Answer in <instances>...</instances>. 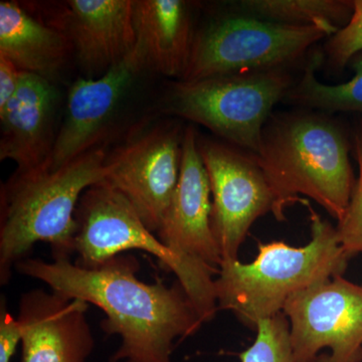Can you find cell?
Instances as JSON below:
<instances>
[{"instance_id": "obj_17", "label": "cell", "mask_w": 362, "mask_h": 362, "mask_svg": "<svg viewBox=\"0 0 362 362\" xmlns=\"http://www.w3.org/2000/svg\"><path fill=\"white\" fill-rule=\"evenodd\" d=\"M71 47L68 37L35 20L16 2H0V56L25 73L52 81Z\"/></svg>"}, {"instance_id": "obj_2", "label": "cell", "mask_w": 362, "mask_h": 362, "mask_svg": "<svg viewBox=\"0 0 362 362\" xmlns=\"http://www.w3.org/2000/svg\"><path fill=\"white\" fill-rule=\"evenodd\" d=\"M349 149L344 128L329 117L301 111L270 117L254 156L275 197L277 221L286 220V207L301 194L341 220L356 185Z\"/></svg>"}, {"instance_id": "obj_12", "label": "cell", "mask_w": 362, "mask_h": 362, "mask_svg": "<svg viewBox=\"0 0 362 362\" xmlns=\"http://www.w3.org/2000/svg\"><path fill=\"white\" fill-rule=\"evenodd\" d=\"M211 199V182L197 131L188 126L183 132L180 178L156 235L177 254L220 270L223 259L214 239Z\"/></svg>"}, {"instance_id": "obj_10", "label": "cell", "mask_w": 362, "mask_h": 362, "mask_svg": "<svg viewBox=\"0 0 362 362\" xmlns=\"http://www.w3.org/2000/svg\"><path fill=\"white\" fill-rule=\"evenodd\" d=\"M182 138L175 128L156 127L107 154L106 181L130 202L156 233L180 178Z\"/></svg>"}, {"instance_id": "obj_6", "label": "cell", "mask_w": 362, "mask_h": 362, "mask_svg": "<svg viewBox=\"0 0 362 362\" xmlns=\"http://www.w3.org/2000/svg\"><path fill=\"white\" fill-rule=\"evenodd\" d=\"M293 86L286 69L180 81L169 90L168 110L257 154L272 109Z\"/></svg>"}, {"instance_id": "obj_4", "label": "cell", "mask_w": 362, "mask_h": 362, "mask_svg": "<svg viewBox=\"0 0 362 362\" xmlns=\"http://www.w3.org/2000/svg\"><path fill=\"white\" fill-rule=\"evenodd\" d=\"M311 240L304 247L282 242L259 245L257 259L223 261L214 281L218 309L233 312L250 328L283 312L297 293L342 276L350 259L340 245L337 228L323 220L307 199Z\"/></svg>"}, {"instance_id": "obj_5", "label": "cell", "mask_w": 362, "mask_h": 362, "mask_svg": "<svg viewBox=\"0 0 362 362\" xmlns=\"http://www.w3.org/2000/svg\"><path fill=\"white\" fill-rule=\"evenodd\" d=\"M76 220L78 265L93 268L128 250L149 252L175 274L202 321L206 323L214 318L218 307L214 276L220 270L166 247L144 225L130 202L106 181L83 194Z\"/></svg>"}, {"instance_id": "obj_23", "label": "cell", "mask_w": 362, "mask_h": 362, "mask_svg": "<svg viewBox=\"0 0 362 362\" xmlns=\"http://www.w3.org/2000/svg\"><path fill=\"white\" fill-rule=\"evenodd\" d=\"M23 341V329L18 318L6 309L2 300L0 310V362H11L20 342Z\"/></svg>"}, {"instance_id": "obj_20", "label": "cell", "mask_w": 362, "mask_h": 362, "mask_svg": "<svg viewBox=\"0 0 362 362\" xmlns=\"http://www.w3.org/2000/svg\"><path fill=\"white\" fill-rule=\"evenodd\" d=\"M251 347L240 354L242 362H297L290 340V324L283 312L259 321Z\"/></svg>"}, {"instance_id": "obj_7", "label": "cell", "mask_w": 362, "mask_h": 362, "mask_svg": "<svg viewBox=\"0 0 362 362\" xmlns=\"http://www.w3.org/2000/svg\"><path fill=\"white\" fill-rule=\"evenodd\" d=\"M325 37L329 35L317 26L284 25L252 16H228L194 37L180 81L287 69Z\"/></svg>"}, {"instance_id": "obj_8", "label": "cell", "mask_w": 362, "mask_h": 362, "mask_svg": "<svg viewBox=\"0 0 362 362\" xmlns=\"http://www.w3.org/2000/svg\"><path fill=\"white\" fill-rule=\"evenodd\" d=\"M283 313L297 362L362 361V286L330 279L290 298Z\"/></svg>"}, {"instance_id": "obj_15", "label": "cell", "mask_w": 362, "mask_h": 362, "mask_svg": "<svg viewBox=\"0 0 362 362\" xmlns=\"http://www.w3.org/2000/svg\"><path fill=\"white\" fill-rule=\"evenodd\" d=\"M57 92L51 81L23 71L13 99L0 109V159L13 160L18 171L45 165L51 156Z\"/></svg>"}, {"instance_id": "obj_1", "label": "cell", "mask_w": 362, "mask_h": 362, "mask_svg": "<svg viewBox=\"0 0 362 362\" xmlns=\"http://www.w3.org/2000/svg\"><path fill=\"white\" fill-rule=\"evenodd\" d=\"M16 268L49 285L52 291L103 310L102 329L122 339L111 362H173L175 340L194 334L204 324L178 281L171 287L160 281L142 282L137 278L139 263L132 256L120 254L93 268L69 259L51 263L25 259Z\"/></svg>"}, {"instance_id": "obj_3", "label": "cell", "mask_w": 362, "mask_h": 362, "mask_svg": "<svg viewBox=\"0 0 362 362\" xmlns=\"http://www.w3.org/2000/svg\"><path fill=\"white\" fill-rule=\"evenodd\" d=\"M107 153L94 148L58 168L45 163L16 171L1 188L0 283L11 280V269L25 259L35 244L51 245L54 259L76 252V211L88 188L106 178Z\"/></svg>"}, {"instance_id": "obj_9", "label": "cell", "mask_w": 362, "mask_h": 362, "mask_svg": "<svg viewBox=\"0 0 362 362\" xmlns=\"http://www.w3.org/2000/svg\"><path fill=\"white\" fill-rule=\"evenodd\" d=\"M213 195V232L223 261L238 259L250 228L273 213L275 197L254 154L199 140Z\"/></svg>"}, {"instance_id": "obj_13", "label": "cell", "mask_w": 362, "mask_h": 362, "mask_svg": "<svg viewBox=\"0 0 362 362\" xmlns=\"http://www.w3.org/2000/svg\"><path fill=\"white\" fill-rule=\"evenodd\" d=\"M89 304L44 290L21 295V362H86L94 337L86 312Z\"/></svg>"}, {"instance_id": "obj_24", "label": "cell", "mask_w": 362, "mask_h": 362, "mask_svg": "<svg viewBox=\"0 0 362 362\" xmlns=\"http://www.w3.org/2000/svg\"><path fill=\"white\" fill-rule=\"evenodd\" d=\"M23 71L6 57L0 56V109L13 99L20 87Z\"/></svg>"}, {"instance_id": "obj_11", "label": "cell", "mask_w": 362, "mask_h": 362, "mask_svg": "<svg viewBox=\"0 0 362 362\" xmlns=\"http://www.w3.org/2000/svg\"><path fill=\"white\" fill-rule=\"evenodd\" d=\"M141 54L132 52L99 78H80L69 92L65 120L56 136L47 165L58 168L97 148L123 97L144 68Z\"/></svg>"}, {"instance_id": "obj_19", "label": "cell", "mask_w": 362, "mask_h": 362, "mask_svg": "<svg viewBox=\"0 0 362 362\" xmlns=\"http://www.w3.org/2000/svg\"><path fill=\"white\" fill-rule=\"evenodd\" d=\"M321 61L322 56L312 58L303 76L297 85L293 86L286 100L305 108L362 114V52L349 63L354 71V78L343 84L326 85L317 80L315 71Z\"/></svg>"}, {"instance_id": "obj_16", "label": "cell", "mask_w": 362, "mask_h": 362, "mask_svg": "<svg viewBox=\"0 0 362 362\" xmlns=\"http://www.w3.org/2000/svg\"><path fill=\"white\" fill-rule=\"evenodd\" d=\"M134 25L136 47L145 66L168 77H182L194 37L187 2L136 0Z\"/></svg>"}, {"instance_id": "obj_14", "label": "cell", "mask_w": 362, "mask_h": 362, "mask_svg": "<svg viewBox=\"0 0 362 362\" xmlns=\"http://www.w3.org/2000/svg\"><path fill=\"white\" fill-rule=\"evenodd\" d=\"M64 25L78 61L90 73L104 74L134 49L132 0H71Z\"/></svg>"}, {"instance_id": "obj_21", "label": "cell", "mask_w": 362, "mask_h": 362, "mask_svg": "<svg viewBox=\"0 0 362 362\" xmlns=\"http://www.w3.org/2000/svg\"><path fill=\"white\" fill-rule=\"evenodd\" d=\"M354 149L359 175L349 206L337 226L340 245L349 258L362 254V121L354 130Z\"/></svg>"}, {"instance_id": "obj_18", "label": "cell", "mask_w": 362, "mask_h": 362, "mask_svg": "<svg viewBox=\"0 0 362 362\" xmlns=\"http://www.w3.org/2000/svg\"><path fill=\"white\" fill-rule=\"evenodd\" d=\"M240 6L249 16L290 25L317 26L331 35L351 18L347 0H246Z\"/></svg>"}, {"instance_id": "obj_22", "label": "cell", "mask_w": 362, "mask_h": 362, "mask_svg": "<svg viewBox=\"0 0 362 362\" xmlns=\"http://www.w3.org/2000/svg\"><path fill=\"white\" fill-rule=\"evenodd\" d=\"M354 13L324 47L327 65L333 71H341L354 56L362 52V0H354Z\"/></svg>"}]
</instances>
